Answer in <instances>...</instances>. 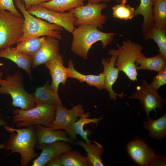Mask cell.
<instances>
[{
    "mask_svg": "<svg viewBox=\"0 0 166 166\" xmlns=\"http://www.w3.org/2000/svg\"><path fill=\"white\" fill-rule=\"evenodd\" d=\"M107 6L105 2L97 4L88 3L69 11L76 18L75 25H89L102 29L106 22L107 17L102 14V10Z\"/></svg>",
    "mask_w": 166,
    "mask_h": 166,
    "instance_id": "cell-9",
    "label": "cell"
},
{
    "mask_svg": "<svg viewBox=\"0 0 166 166\" xmlns=\"http://www.w3.org/2000/svg\"><path fill=\"white\" fill-rule=\"evenodd\" d=\"M24 22L23 17L0 10V50L18 42L23 35Z\"/></svg>",
    "mask_w": 166,
    "mask_h": 166,
    "instance_id": "cell-7",
    "label": "cell"
},
{
    "mask_svg": "<svg viewBox=\"0 0 166 166\" xmlns=\"http://www.w3.org/2000/svg\"><path fill=\"white\" fill-rule=\"evenodd\" d=\"M157 0H152V3H153L154 2H155V1H156Z\"/></svg>",
    "mask_w": 166,
    "mask_h": 166,
    "instance_id": "cell-41",
    "label": "cell"
},
{
    "mask_svg": "<svg viewBox=\"0 0 166 166\" xmlns=\"http://www.w3.org/2000/svg\"><path fill=\"white\" fill-rule=\"evenodd\" d=\"M137 70H148L159 72L166 68V58L160 53L151 57L138 58L136 62Z\"/></svg>",
    "mask_w": 166,
    "mask_h": 166,
    "instance_id": "cell-24",
    "label": "cell"
},
{
    "mask_svg": "<svg viewBox=\"0 0 166 166\" xmlns=\"http://www.w3.org/2000/svg\"><path fill=\"white\" fill-rule=\"evenodd\" d=\"M88 3L91 4H97L101 2H110L112 0H87Z\"/></svg>",
    "mask_w": 166,
    "mask_h": 166,
    "instance_id": "cell-36",
    "label": "cell"
},
{
    "mask_svg": "<svg viewBox=\"0 0 166 166\" xmlns=\"http://www.w3.org/2000/svg\"><path fill=\"white\" fill-rule=\"evenodd\" d=\"M128 154L133 161L140 166L165 165V158L157 155L144 141L136 139L126 146Z\"/></svg>",
    "mask_w": 166,
    "mask_h": 166,
    "instance_id": "cell-8",
    "label": "cell"
},
{
    "mask_svg": "<svg viewBox=\"0 0 166 166\" xmlns=\"http://www.w3.org/2000/svg\"><path fill=\"white\" fill-rule=\"evenodd\" d=\"M90 113L88 112L85 113H84L79 117L80 118L69 128L66 129L65 131L69 136V138L74 140L77 139V135H80L85 142L88 143H91L90 140L88 136L90 135L92 132L90 130L84 129L85 125L89 123L97 124L101 120L103 119L102 117L98 118H89Z\"/></svg>",
    "mask_w": 166,
    "mask_h": 166,
    "instance_id": "cell-17",
    "label": "cell"
},
{
    "mask_svg": "<svg viewBox=\"0 0 166 166\" xmlns=\"http://www.w3.org/2000/svg\"><path fill=\"white\" fill-rule=\"evenodd\" d=\"M63 166H92L86 157L76 150H70L60 156Z\"/></svg>",
    "mask_w": 166,
    "mask_h": 166,
    "instance_id": "cell-29",
    "label": "cell"
},
{
    "mask_svg": "<svg viewBox=\"0 0 166 166\" xmlns=\"http://www.w3.org/2000/svg\"><path fill=\"white\" fill-rule=\"evenodd\" d=\"M45 64L49 69L52 77L50 87L55 92L58 93L59 85L61 83L65 85L67 79L69 77L67 68L64 65L63 57L61 54H59Z\"/></svg>",
    "mask_w": 166,
    "mask_h": 166,
    "instance_id": "cell-15",
    "label": "cell"
},
{
    "mask_svg": "<svg viewBox=\"0 0 166 166\" xmlns=\"http://www.w3.org/2000/svg\"><path fill=\"white\" fill-rule=\"evenodd\" d=\"M95 144L88 143L82 140H78L73 143L83 148L86 152V158L92 166H103L101 159L104 149L99 143L94 141Z\"/></svg>",
    "mask_w": 166,
    "mask_h": 166,
    "instance_id": "cell-22",
    "label": "cell"
},
{
    "mask_svg": "<svg viewBox=\"0 0 166 166\" xmlns=\"http://www.w3.org/2000/svg\"><path fill=\"white\" fill-rule=\"evenodd\" d=\"M3 73L2 72H0V84L2 82V79L1 77L2 76Z\"/></svg>",
    "mask_w": 166,
    "mask_h": 166,
    "instance_id": "cell-39",
    "label": "cell"
},
{
    "mask_svg": "<svg viewBox=\"0 0 166 166\" xmlns=\"http://www.w3.org/2000/svg\"><path fill=\"white\" fill-rule=\"evenodd\" d=\"M33 95L36 104H45L63 107L58 93L55 92L51 88L48 81L43 86L37 88Z\"/></svg>",
    "mask_w": 166,
    "mask_h": 166,
    "instance_id": "cell-19",
    "label": "cell"
},
{
    "mask_svg": "<svg viewBox=\"0 0 166 166\" xmlns=\"http://www.w3.org/2000/svg\"><path fill=\"white\" fill-rule=\"evenodd\" d=\"M27 10L37 18L61 26L70 33H72L76 28L75 24L76 18L70 11L67 13L54 12L39 4L32 5Z\"/></svg>",
    "mask_w": 166,
    "mask_h": 166,
    "instance_id": "cell-10",
    "label": "cell"
},
{
    "mask_svg": "<svg viewBox=\"0 0 166 166\" xmlns=\"http://www.w3.org/2000/svg\"><path fill=\"white\" fill-rule=\"evenodd\" d=\"M14 1L16 7L22 12L24 19L23 35L18 43L43 36H53L58 40L62 38L60 31L63 30L62 27L35 17L27 11L22 0Z\"/></svg>",
    "mask_w": 166,
    "mask_h": 166,
    "instance_id": "cell-4",
    "label": "cell"
},
{
    "mask_svg": "<svg viewBox=\"0 0 166 166\" xmlns=\"http://www.w3.org/2000/svg\"><path fill=\"white\" fill-rule=\"evenodd\" d=\"M73 39L71 50L74 54L85 60L92 45L100 41L103 49L110 44L117 33H105L99 30L95 26L80 25L72 33Z\"/></svg>",
    "mask_w": 166,
    "mask_h": 166,
    "instance_id": "cell-2",
    "label": "cell"
},
{
    "mask_svg": "<svg viewBox=\"0 0 166 166\" xmlns=\"http://www.w3.org/2000/svg\"><path fill=\"white\" fill-rule=\"evenodd\" d=\"M166 84V68L158 72V74L153 77L150 86L157 91L160 87Z\"/></svg>",
    "mask_w": 166,
    "mask_h": 166,
    "instance_id": "cell-32",
    "label": "cell"
},
{
    "mask_svg": "<svg viewBox=\"0 0 166 166\" xmlns=\"http://www.w3.org/2000/svg\"><path fill=\"white\" fill-rule=\"evenodd\" d=\"M115 0L116 2L118 3H120L122 1V0Z\"/></svg>",
    "mask_w": 166,
    "mask_h": 166,
    "instance_id": "cell-40",
    "label": "cell"
},
{
    "mask_svg": "<svg viewBox=\"0 0 166 166\" xmlns=\"http://www.w3.org/2000/svg\"><path fill=\"white\" fill-rule=\"evenodd\" d=\"M127 0H122L119 4L112 7L113 17L115 19L124 20L132 19L136 17L135 9L128 4Z\"/></svg>",
    "mask_w": 166,
    "mask_h": 166,
    "instance_id": "cell-31",
    "label": "cell"
},
{
    "mask_svg": "<svg viewBox=\"0 0 166 166\" xmlns=\"http://www.w3.org/2000/svg\"><path fill=\"white\" fill-rule=\"evenodd\" d=\"M45 38V36L32 38L17 43L14 47H10L14 50L33 57L40 48Z\"/></svg>",
    "mask_w": 166,
    "mask_h": 166,
    "instance_id": "cell-28",
    "label": "cell"
},
{
    "mask_svg": "<svg viewBox=\"0 0 166 166\" xmlns=\"http://www.w3.org/2000/svg\"><path fill=\"white\" fill-rule=\"evenodd\" d=\"M85 0H51L39 5L56 12H65L84 5Z\"/></svg>",
    "mask_w": 166,
    "mask_h": 166,
    "instance_id": "cell-26",
    "label": "cell"
},
{
    "mask_svg": "<svg viewBox=\"0 0 166 166\" xmlns=\"http://www.w3.org/2000/svg\"><path fill=\"white\" fill-rule=\"evenodd\" d=\"M136 89V92L132 93L130 97L140 100L146 112L147 118L149 117V113L151 111L153 110L156 114V109L161 110L163 107V103L166 102L157 91L151 87L145 80H142L141 85L137 86Z\"/></svg>",
    "mask_w": 166,
    "mask_h": 166,
    "instance_id": "cell-11",
    "label": "cell"
},
{
    "mask_svg": "<svg viewBox=\"0 0 166 166\" xmlns=\"http://www.w3.org/2000/svg\"><path fill=\"white\" fill-rule=\"evenodd\" d=\"M152 12L154 26L166 28V0H157L154 2Z\"/></svg>",
    "mask_w": 166,
    "mask_h": 166,
    "instance_id": "cell-30",
    "label": "cell"
},
{
    "mask_svg": "<svg viewBox=\"0 0 166 166\" xmlns=\"http://www.w3.org/2000/svg\"><path fill=\"white\" fill-rule=\"evenodd\" d=\"M5 148V144L2 143L0 144V149Z\"/></svg>",
    "mask_w": 166,
    "mask_h": 166,
    "instance_id": "cell-38",
    "label": "cell"
},
{
    "mask_svg": "<svg viewBox=\"0 0 166 166\" xmlns=\"http://www.w3.org/2000/svg\"><path fill=\"white\" fill-rule=\"evenodd\" d=\"M143 38L145 40H153L159 48V53L166 58V28H159L153 26L143 35Z\"/></svg>",
    "mask_w": 166,
    "mask_h": 166,
    "instance_id": "cell-27",
    "label": "cell"
},
{
    "mask_svg": "<svg viewBox=\"0 0 166 166\" xmlns=\"http://www.w3.org/2000/svg\"><path fill=\"white\" fill-rule=\"evenodd\" d=\"M35 148L41 149L40 154L33 161L31 166H43L52 159L72 150L69 143L59 140L50 144L38 143Z\"/></svg>",
    "mask_w": 166,
    "mask_h": 166,
    "instance_id": "cell-12",
    "label": "cell"
},
{
    "mask_svg": "<svg viewBox=\"0 0 166 166\" xmlns=\"http://www.w3.org/2000/svg\"><path fill=\"white\" fill-rule=\"evenodd\" d=\"M143 124L144 128L149 132L148 136L157 140H161L166 136V113L159 119L154 120L149 117Z\"/></svg>",
    "mask_w": 166,
    "mask_h": 166,
    "instance_id": "cell-23",
    "label": "cell"
},
{
    "mask_svg": "<svg viewBox=\"0 0 166 166\" xmlns=\"http://www.w3.org/2000/svg\"><path fill=\"white\" fill-rule=\"evenodd\" d=\"M0 10L9 11L18 17L23 16L16 9L13 0H0Z\"/></svg>",
    "mask_w": 166,
    "mask_h": 166,
    "instance_id": "cell-33",
    "label": "cell"
},
{
    "mask_svg": "<svg viewBox=\"0 0 166 166\" xmlns=\"http://www.w3.org/2000/svg\"><path fill=\"white\" fill-rule=\"evenodd\" d=\"M117 49H110L108 52L111 56L117 57L115 66L130 80L138 81L136 61L140 57H146L142 52V46L130 40L123 41L121 45L117 44Z\"/></svg>",
    "mask_w": 166,
    "mask_h": 166,
    "instance_id": "cell-3",
    "label": "cell"
},
{
    "mask_svg": "<svg viewBox=\"0 0 166 166\" xmlns=\"http://www.w3.org/2000/svg\"><path fill=\"white\" fill-rule=\"evenodd\" d=\"M0 57L7 59L15 63L31 76L33 57L13 50L10 47L0 50Z\"/></svg>",
    "mask_w": 166,
    "mask_h": 166,
    "instance_id": "cell-20",
    "label": "cell"
},
{
    "mask_svg": "<svg viewBox=\"0 0 166 166\" xmlns=\"http://www.w3.org/2000/svg\"><path fill=\"white\" fill-rule=\"evenodd\" d=\"M84 113L82 105H74L70 109H67L63 107L56 106L54 120L50 127L55 130H65Z\"/></svg>",
    "mask_w": 166,
    "mask_h": 166,
    "instance_id": "cell-13",
    "label": "cell"
},
{
    "mask_svg": "<svg viewBox=\"0 0 166 166\" xmlns=\"http://www.w3.org/2000/svg\"><path fill=\"white\" fill-rule=\"evenodd\" d=\"M34 127L38 143L50 144L59 140L74 142L68 137V135L64 130H55L51 127L39 124L35 125Z\"/></svg>",
    "mask_w": 166,
    "mask_h": 166,
    "instance_id": "cell-18",
    "label": "cell"
},
{
    "mask_svg": "<svg viewBox=\"0 0 166 166\" xmlns=\"http://www.w3.org/2000/svg\"><path fill=\"white\" fill-rule=\"evenodd\" d=\"M24 2L26 10L28 9L31 6L34 5L39 4L40 3L48 2L51 0H22Z\"/></svg>",
    "mask_w": 166,
    "mask_h": 166,
    "instance_id": "cell-34",
    "label": "cell"
},
{
    "mask_svg": "<svg viewBox=\"0 0 166 166\" xmlns=\"http://www.w3.org/2000/svg\"><path fill=\"white\" fill-rule=\"evenodd\" d=\"M4 127L5 130L10 133L5 144L6 151L11 150L7 155L14 152L19 153L21 166H26L31 160L39 156L34 151L38 142L34 126L21 129L13 128L6 125Z\"/></svg>",
    "mask_w": 166,
    "mask_h": 166,
    "instance_id": "cell-1",
    "label": "cell"
},
{
    "mask_svg": "<svg viewBox=\"0 0 166 166\" xmlns=\"http://www.w3.org/2000/svg\"><path fill=\"white\" fill-rule=\"evenodd\" d=\"M59 41L56 38L45 36L40 48L34 56L32 68H34L53 59L59 54Z\"/></svg>",
    "mask_w": 166,
    "mask_h": 166,
    "instance_id": "cell-14",
    "label": "cell"
},
{
    "mask_svg": "<svg viewBox=\"0 0 166 166\" xmlns=\"http://www.w3.org/2000/svg\"><path fill=\"white\" fill-rule=\"evenodd\" d=\"M117 59L116 56H113L107 60L103 58L101 60L102 64L104 67L103 71L105 74L103 89L109 92L110 98L114 99L115 101L117 99V96L120 98H123V93L117 94L114 92L112 88L113 86L118 77L119 72L115 66Z\"/></svg>",
    "mask_w": 166,
    "mask_h": 166,
    "instance_id": "cell-16",
    "label": "cell"
},
{
    "mask_svg": "<svg viewBox=\"0 0 166 166\" xmlns=\"http://www.w3.org/2000/svg\"><path fill=\"white\" fill-rule=\"evenodd\" d=\"M10 95L11 105L24 110L34 107L35 103L33 94L27 92L23 85L21 73L18 72L12 76L8 75L0 84V95Z\"/></svg>",
    "mask_w": 166,
    "mask_h": 166,
    "instance_id": "cell-6",
    "label": "cell"
},
{
    "mask_svg": "<svg viewBox=\"0 0 166 166\" xmlns=\"http://www.w3.org/2000/svg\"><path fill=\"white\" fill-rule=\"evenodd\" d=\"M56 106L45 104H36L28 110L13 109V121L18 128L37 124L50 127L54 120Z\"/></svg>",
    "mask_w": 166,
    "mask_h": 166,
    "instance_id": "cell-5",
    "label": "cell"
},
{
    "mask_svg": "<svg viewBox=\"0 0 166 166\" xmlns=\"http://www.w3.org/2000/svg\"><path fill=\"white\" fill-rule=\"evenodd\" d=\"M68 72L69 77L75 78L80 83L86 82L90 86H94L100 90L103 89L105 74L103 71L99 75H84L77 71L74 67V64L71 59L68 61Z\"/></svg>",
    "mask_w": 166,
    "mask_h": 166,
    "instance_id": "cell-21",
    "label": "cell"
},
{
    "mask_svg": "<svg viewBox=\"0 0 166 166\" xmlns=\"http://www.w3.org/2000/svg\"><path fill=\"white\" fill-rule=\"evenodd\" d=\"M7 124L6 119L3 116L1 110H0V126H4Z\"/></svg>",
    "mask_w": 166,
    "mask_h": 166,
    "instance_id": "cell-37",
    "label": "cell"
},
{
    "mask_svg": "<svg viewBox=\"0 0 166 166\" xmlns=\"http://www.w3.org/2000/svg\"><path fill=\"white\" fill-rule=\"evenodd\" d=\"M45 166H62V163L60 156L49 160L45 165Z\"/></svg>",
    "mask_w": 166,
    "mask_h": 166,
    "instance_id": "cell-35",
    "label": "cell"
},
{
    "mask_svg": "<svg viewBox=\"0 0 166 166\" xmlns=\"http://www.w3.org/2000/svg\"><path fill=\"white\" fill-rule=\"evenodd\" d=\"M139 5L135 9L136 16L141 15L143 17L142 25L143 34L148 32L154 26L152 16L153 3L152 0H140Z\"/></svg>",
    "mask_w": 166,
    "mask_h": 166,
    "instance_id": "cell-25",
    "label": "cell"
}]
</instances>
